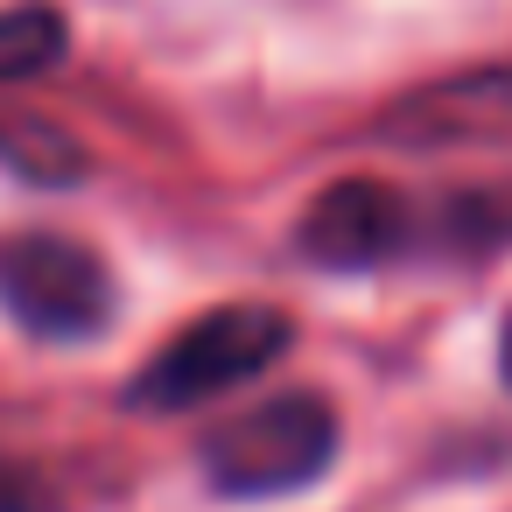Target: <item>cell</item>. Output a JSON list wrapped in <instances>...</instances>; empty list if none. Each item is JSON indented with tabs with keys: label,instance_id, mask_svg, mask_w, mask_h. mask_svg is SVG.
I'll list each match as a JSON object with an SVG mask.
<instances>
[{
	"label": "cell",
	"instance_id": "obj_1",
	"mask_svg": "<svg viewBox=\"0 0 512 512\" xmlns=\"http://www.w3.org/2000/svg\"><path fill=\"white\" fill-rule=\"evenodd\" d=\"M288 337H295V330H288V316H281V309H267V302L211 309V316H197L176 344H162V351L134 372L127 400H134V407H148V414L204 407V400H218V393H232V386L260 379V372L288 351Z\"/></svg>",
	"mask_w": 512,
	"mask_h": 512
},
{
	"label": "cell",
	"instance_id": "obj_2",
	"mask_svg": "<svg viewBox=\"0 0 512 512\" xmlns=\"http://www.w3.org/2000/svg\"><path fill=\"white\" fill-rule=\"evenodd\" d=\"M337 414L316 393H274L204 442V477L225 498H281L330 470Z\"/></svg>",
	"mask_w": 512,
	"mask_h": 512
},
{
	"label": "cell",
	"instance_id": "obj_3",
	"mask_svg": "<svg viewBox=\"0 0 512 512\" xmlns=\"http://www.w3.org/2000/svg\"><path fill=\"white\" fill-rule=\"evenodd\" d=\"M0 309L36 337H92L113 316L106 260L64 232L0 239Z\"/></svg>",
	"mask_w": 512,
	"mask_h": 512
},
{
	"label": "cell",
	"instance_id": "obj_4",
	"mask_svg": "<svg viewBox=\"0 0 512 512\" xmlns=\"http://www.w3.org/2000/svg\"><path fill=\"white\" fill-rule=\"evenodd\" d=\"M407 239V204L386 183H337L302 218V253L323 267H379Z\"/></svg>",
	"mask_w": 512,
	"mask_h": 512
},
{
	"label": "cell",
	"instance_id": "obj_5",
	"mask_svg": "<svg viewBox=\"0 0 512 512\" xmlns=\"http://www.w3.org/2000/svg\"><path fill=\"white\" fill-rule=\"evenodd\" d=\"M64 15L57 8H0V85H22V78H43L50 64H64Z\"/></svg>",
	"mask_w": 512,
	"mask_h": 512
},
{
	"label": "cell",
	"instance_id": "obj_6",
	"mask_svg": "<svg viewBox=\"0 0 512 512\" xmlns=\"http://www.w3.org/2000/svg\"><path fill=\"white\" fill-rule=\"evenodd\" d=\"M0 512H50V491L36 477H22L15 463H0Z\"/></svg>",
	"mask_w": 512,
	"mask_h": 512
},
{
	"label": "cell",
	"instance_id": "obj_7",
	"mask_svg": "<svg viewBox=\"0 0 512 512\" xmlns=\"http://www.w3.org/2000/svg\"><path fill=\"white\" fill-rule=\"evenodd\" d=\"M498 372H505V386H512V316H505V330H498Z\"/></svg>",
	"mask_w": 512,
	"mask_h": 512
}]
</instances>
